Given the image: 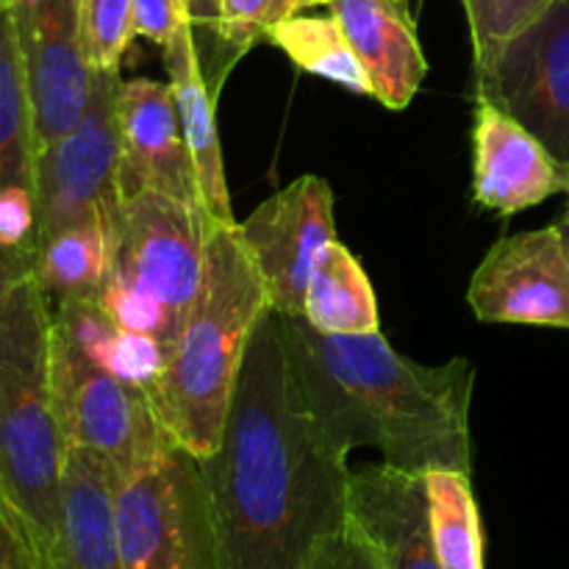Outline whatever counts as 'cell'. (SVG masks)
<instances>
[{
	"label": "cell",
	"instance_id": "ba28073f",
	"mask_svg": "<svg viewBox=\"0 0 569 569\" xmlns=\"http://www.w3.org/2000/svg\"><path fill=\"white\" fill-rule=\"evenodd\" d=\"M211 226L198 203L156 189L128 194L117 217L109 278L161 306L181 333L203 281Z\"/></svg>",
	"mask_w": 569,
	"mask_h": 569
},
{
	"label": "cell",
	"instance_id": "7a4b0ae2",
	"mask_svg": "<svg viewBox=\"0 0 569 569\" xmlns=\"http://www.w3.org/2000/svg\"><path fill=\"white\" fill-rule=\"evenodd\" d=\"M298 392L337 450H381L411 472H472L470 359L420 365L398 353L381 331L320 333L303 317L278 315Z\"/></svg>",
	"mask_w": 569,
	"mask_h": 569
},
{
	"label": "cell",
	"instance_id": "d6986e66",
	"mask_svg": "<svg viewBox=\"0 0 569 569\" xmlns=\"http://www.w3.org/2000/svg\"><path fill=\"white\" fill-rule=\"evenodd\" d=\"M300 317L315 331L331 337H365L381 331L376 289L361 261L339 239L328 242L317 256Z\"/></svg>",
	"mask_w": 569,
	"mask_h": 569
},
{
	"label": "cell",
	"instance_id": "3957f363",
	"mask_svg": "<svg viewBox=\"0 0 569 569\" xmlns=\"http://www.w3.org/2000/svg\"><path fill=\"white\" fill-rule=\"evenodd\" d=\"M270 309L264 283L239 242L237 222H214L192 309L159 381L144 392L172 445L194 459L220 445L248 342Z\"/></svg>",
	"mask_w": 569,
	"mask_h": 569
},
{
	"label": "cell",
	"instance_id": "30bf717a",
	"mask_svg": "<svg viewBox=\"0 0 569 569\" xmlns=\"http://www.w3.org/2000/svg\"><path fill=\"white\" fill-rule=\"evenodd\" d=\"M237 233L272 311L300 317L317 256L337 239L331 187L320 176H300L237 222Z\"/></svg>",
	"mask_w": 569,
	"mask_h": 569
},
{
	"label": "cell",
	"instance_id": "52a82bcc",
	"mask_svg": "<svg viewBox=\"0 0 569 569\" xmlns=\"http://www.w3.org/2000/svg\"><path fill=\"white\" fill-rule=\"evenodd\" d=\"M120 70H92V92L78 126L37 156L33 244L76 222L120 217Z\"/></svg>",
	"mask_w": 569,
	"mask_h": 569
},
{
	"label": "cell",
	"instance_id": "8d00e7d4",
	"mask_svg": "<svg viewBox=\"0 0 569 569\" xmlns=\"http://www.w3.org/2000/svg\"><path fill=\"white\" fill-rule=\"evenodd\" d=\"M6 6H11V0H0V9H6Z\"/></svg>",
	"mask_w": 569,
	"mask_h": 569
},
{
	"label": "cell",
	"instance_id": "7402d4cb",
	"mask_svg": "<svg viewBox=\"0 0 569 569\" xmlns=\"http://www.w3.org/2000/svg\"><path fill=\"white\" fill-rule=\"evenodd\" d=\"M267 42L283 50L298 70L326 78L353 94L372 98L370 78L333 17H311L298 11L272 26Z\"/></svg>",
	"mask_w": 569,
	"mask_h": 569
},
{
	"label": "cell",
	"instance_id": "ac0fdd59",
	"mask_svg": "<svg viewBox=\"0 0 569 569\" xmlns=\"http://www.w3.org/2000/svg\"><path fill=\"white\" fill-rule=\"evenodd\" d=\"M167 76H170L172 98H176L178 117H181L183 137H187L189 153H192L194 172H198L200 198L206 211L214 222L233 226L231 192L226 181V161H222L220 131H217L214 109L217 100L211 98L206 83L203 64H200L198 44H194V26H183L170 44L161 48Z\"/></svg>",
	"mask_w": 569,
	"mask_h": 569
},
{
	"label": "cell",
	"instance_id": "d4e9b609",
	"mask_svg": "<svg viewBox=\"0 0 569 569\" xmlns=\"http://www.w3.org/2000/svg\"><path fill=\"white\" fill-rule=\"evenodd\" d=\"M472 37L476 72L487 70L509 42L533 26L553 0H461Z\"/></svg>",
	"mask_w": 569,
	"mask_h": 569
},
{
	"label": "cell",
	"instance_id": "603a6c76",
	"mask_svg": "<svg viewBox=\"0 0 569 569\" xmlns=\"http://www.w3.org/2000/svg\"><path fill=\"white\" fill-rule=\"evenodd\" d=\"M428 515L442 569H483V528L470 472L428 470Z\"/></svg>",
	"mask_w": 569,
	"mask_h": 569
},
{
	"label": "cell",
	"instance_id": "277c9868",
	"mask_svg": "<svg viewBox=\"0 0 569 569\" xmlns=\"http://www.w3.org/2000/svg\"><path fill=\"white\" fill-rule=\"evenodd\" d=\"M50 320L31 272L0 320V498L37 569L50 567L59 542L67 456L50 389Z\"/></svg>",
	"mask_w": 569,
	"mask_h": 569
},
{
	"label": "cell",
	"instance_id": "e575fe53",
	"mask_svg": "<svg viewBox=\"0 0 569 569\" xmlns=\"http://www.w3.org/2000/svg\"><path fill=\"white\" fill-rule=\"evenodd\" d=\"M331 0H295V9L306 11V9H315V6H328Z\"/></svg>",
	"mask_w": 569,
	"mask_h": 569
},
{
	"label": "cell",
	"instance_id": "6da1fadb",
	"mask_svg": "<svg viewBox=\"0 0 569 569\" xmlns=\"http://www.w3.org/2000/svg\"><path fill=\"white\" fill-rule=\"evenodd\" d=\"M198 465L217 569H300L348 522V453L328 442L300 398L278 311L256 326L220 445Z\"/></svg>",
	"mask_w": 569,
	"mask_h": 569
},
{
	"label": "cell",
	"instance_id": "5bb4252c",
	"mask_svg": "<svg viewBox=\"0 0 569 569\" xmlns=\"http://www.w3.org/2000/svg\"><path fill=\"white\" fill-rule=\"evenodd\" d=\"M117 120H120L122 198L142 189H156L170 198L203 206L198 172L170 83L156 78L122 81Z\"/></svg>",
	"mask_w": 569,
	"mask_h": 569
},
{
	"label": "cell",
	"instance_id": "8992f818",
	"mask_svg": "<svg viewBox=\"0 0 569 569\" xmlns=\"http://www.w3.org/2000/svg\"><path fill=\"white\" fill-rule=\"evenodd\" d=\"M50 389L67 448H87L128 478L159 459L172 439L142 389L100 370L50 320Z\"/></svg>",
	"mask_w": 569,
	"mask_h": 569
},
{
	"label": "cell",
	"instance_id": "83f0119b",
	"mask_svg": "<svg viewBox=\"0 0 569 569\" xmlns=\"http://www.w3.org/2000/svg\"><path fill=\"white\" fill-rule=\"evenodd\" d=\"M300 569H383V565L365 533L348 520L339 531L326 533L315 545Z\"/></svg>",
	"mask_w": 569,
	"mask_h": 569
},
{
	"label": "cell",
	"instance_id": "d590c367",
	"mask_svg": "<svg viewBox=\"0 0 569 569\" xmlns=\"http://www.w3.org/2000/svg\"><path fill=\"white\" fill-rule=\"evenodd\" d=\"M409 3H411V9H417V6H422L426 0H409Z\"/></svg>",
	"mask_w": 569,
	"mask_h": 569
},
{
	"label": "cell",
	"instance_id": "d6a6232c",
	"mask_svg": "<svg viewBox=\"0 0 569 569\" xmlns=\"http://www.w3.org/2000/svg\"><path fill=\"white\" fill-rule=\"evenodd\" d=\"M217 6H220V0H192V26H194V44H198V56L209 48L211 37H214Z\"/></svg>",
	"mask_w": 569,
	"mask_h": 569
},
{
	"label": "cell",
	"instance_id": "484cf974",
	"mask_svg": "<svg viewBox=\"0 0 569 569\" xmlns=\"http://www.w3.org/2000/svg\"><path fill=\"white\" fill-rule=\"evenodd\" d=\"M78 37L89 70H120L133 42V0H76Z\"/></svg>",
	"mask_w": 569,
	"mask_h": 569
},
{
	"label": "cell",
	"instance_id": "5b68a950",
	"mask_svg": "<svg viewBox=\"0 0 569 569\" xmlns=\"http://www.w3.org/2000/svg\"><path fill=\"white\" fill-rule=\"evenodd\" d=\"M114 509L122 569H217L203 472L178 445L117 478Z\"/></svg>",
	"mask_w": 569,
	"mask_h": 569
},
{
	"label": "cell",
	"instance_id": "f546056e",
	"mask_svg": "<svg viewBox=\"0 0 569 569\" xmlns=\"http://www.w3.org/2000/svg\"><path fill=\"white\" fill-rule=\"evenodd\" d=\"M192 22V0H133V33L148 42L170 44V39Z\"/></svg>",
	"mask_w": 569,
	"mask_h": 569
},
{
	"label": "cell",
	"instance_id": "44dd1931",
	"mask_svg": "<svg viewBox=\"0 0 569 569\" xmlns=\"http://www.w3.org/2000/svg\"><path fill=\"white\" fill-rule=\"evenodd\" d=\"M37 167L26 61L11 6L0 9V187H31Z\"/></svg>",
	"mask_w": 569,
	"mask_h": 569
},
{
	"label": "cell",
	"instance_id": "4fadbf2b",
	"mask_svg": "<svg viewBox=\"0 0 569 569\" xmlns=\"http://www.w3.org/2000/svg\"><path fill=\"white\" fill-rule=\"evenodd\" d=\"M567 194L569 164L556 159L522 122L487 98L472 114V198L481 209L511 217Z\"/></svg>",
	"mask_w": 569,
	"mask_h": 569
},
{
	"label": "cell",
	"instance_id": "9a60e30c",
	"mask_svg": "<svg viewBox=\"0 0 569 569\" xmlns=\"http://www.w3.org/2000/svg\"><path fill=\"white\" fill-rule=\"evenodd\" d=\"M348 520L365 533L383 569H442L428 515L426 472L387 461L350 470Z\"/></svg>",
	"mask_w": 569,
	"mask_h": 569
},
{
	"label": "cell",
	"instance_id": "cb8c5ba5",
	"mask_svg": "<svg viewBox=\"0 0 569 569\" xmlns=\"http://www.w3.org/2000/svg\"><path fill=\"white\" fill-rule=\"evenodd\" d=\"M292 14H298L295 0H220L214 37L200 53L211 98L220 100L233 67L250 53L253 44H259L261 39L267 42L272 26Z\"/></svg>",
	"mask_w": 569,
	"mask_h": 569
},
{
	"label": "cell",
	"instance_id": "1f68e13d",
	"mask_svg": "<svg viewBox=\"0 0 569 569\" xmlns=\"http://www.w3.org/2000/svg\"><path fill=\"white\" fill-rule=\"evenodd\" d=\"M0 569H37L3 498H0Z\"/></svg>",
	"mask_w": 569,
	"mask_h": 569
},
{
	"label": "cell",
	"instance_id": "ffe728a7",
	"mask_svg": "<svg viewBox=\"0 0 569 569\" xmlns=\"http://www.w3.org/2000/svg\"><path fill=\"white\" fill-rule=\"evenodd\" d=\"M114 228L109 220L76 222L33 244V276L50 303L98 300L114 261Z\"/></svg>",
	"mask_w": 569,
	"mask_h": 569
},
{
	"label": "cell",
	"instance_id": "e0dca14e",
	"mask_svg": "<svg viewBox=\"0 0 569 569\" xmlns=\"http://www.w3.org/2000/svg\"><path fill=\"white\" fill-rule=\"evenodd\" d=\"M114 495L117 472L103 456L67 448L59 542L48 569H122Z\"/></svg>",
	"mask_w": 569,
	"mask_h": 569
},
{
	"label": "cell",
	"instance_id": "4316f807",
	"mask_svg": "<svg viewBox=\"0 0 569 569\" xmlns=\"http://www.w3.org/2000/svg\"><path fill=\"white\" fill-rule=\"evenodd\" d=\"M89 361H94L100 370L111 372L120 381L148 392L164 370L167 348L161 339L150 337V333L126 331V328L117 326L114 333L103 342V348Z\"/></svg>",
	"mask_w": 569,
	"mask_h": 569
},
{
	"label": "cell",
	"instance_id": "f1b7e54d",
	"mask_svg": "<svg viewBox=\"0 0 569 569\" xmlns=\"http://www.w3.org/2000/svg\"><path fill=\"white\" fill-rule=\"evenodd\" d=\"M37 198L31 187H0V248H33Z\"/></svg>",
	"mask_w": 569,
	"mask_h": 569
},
{
	"label": "cell",
	"instance_id": "836d02e7",
	"mask_svg": "<svg viewBox=\"0 0 569 569\" xmlns=\"http://www.w3.org/2000/svg\"><path fill=\"white\" fill-rule=\"evenodd\" d=\"M556 228H559L561 239H565V248H567V256H569V206L565 209V214L556 220Z\"/></svg>",
	"mask_w": 569,
	"mask_h": 569
},
{
	"label": "cell",
	"instance_id": "7c38bea8",
	"mask_svg": "<svg viewBox=\"0 0 569 569\" xmlns=\"http://www.w3.org/2000/svg\"><path fill=\"white\" fill-rule=\"evenodd\" d=\"M26 61L37 156L78 126L92 70L78 37L76 0H11Z\"/></svg>",
	"mask_w": 569,
	"mask_h": 569
},
{
	"label": "cell",
	"instance_id": "4dcf8cb0",
	"mask_svg": "<svg viewBox=\"0 0 569 569\" xmlns=\"http://www.w3.org/2000/svg\"><path fill=\"white\" fill-rule=\"evenodd\" d=\"M37 264V248L3 250L0 248V320H3L6 303L22 278H28Z\"/></svg>",
	"mask_w": 569,
	"mask_h": 569
},
{
	"label": "cell",
	"instance_id": "2e32d148",
	"mask_svg": "<svg viewBox=\"0 0 569 569\" xmlns=\"http://www.w3.org/2000/svg\"><path fill=\"white\" fill-rule=\"evenodd\" d=\"M328 9L370 78L372 98L403 111L428 76L409 0H331Z\"/></svg>",
	"mask_w": 569,
	"mask_h": 569
},
{
	"label": "cell",
	"instance_id": "9c48e42d",
	"mask_svg": "<svg viewBox=\"0 0 569 569\" xmlns=\"http://www.w3.org/2000/svg\"><path fill=\"white\" fill-rule=\"evenodd\" d=\"M476 98L509 111L569 164V0H553L487 70L476 72Z\"/></svg>",
	"mask_w": 569,
	"mask_h": 569
},
{
	"label": "cell",
	"instance_id": "8fae6325",
	"mask_svg": "<svg viewBox=\"0 0 569 569\" xmlns=\"http://www.w3.org/2000/svg\"><path fill=\"white\" fill-rule=\"evenodd\" d=\"M467 303L481 322L569 331V256L556 222L495 242Z\"/></svg>",
	"mask_w": 569,
	"mask_h": 569
}]
</instances>
